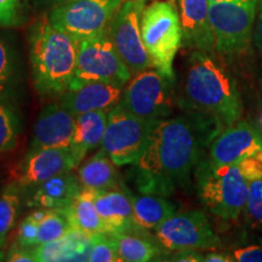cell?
I'll use <instances>...</instances> for the list:
<instances>
[{"mask_svg":"<svg viewBox=\"0 0 262 262\" xmlns=\"http://www.w3.org/2000/svg\"><path fill=\"white\" fill-rule=\"evenodd\" d=\"M220 133L191 114L156 120L142 156L135 164L141 193L169 196L189 183L204 149Z\"/></svg>","mask_w":262,"mask_h":262,"instance_id":"obj_1","label":"cell"},{"mask_svg":"<svg viewBox=\"0 0 262 262\" xmlns=\"http://www.w3.org/2000/svg\"><path fill=\"white\" fill-rule=\"evenodd\" d=\"M178 104L219 131L241 120L243 103L234 78L215 54L193 50L186 64Z\"/></svg>","mask_w":262,"mask_h":262,"instance_id":"obj_2","label":"cell"},{"mask_svg":"<svg viewBox=\"0 0 262 262\" xmlns=\"http://www.w3.org/2000/svg\"><path fill=\"white\" fill-rule=\"evenodd\" d=\"M29 64L33 86L41 97H61L73 80L78 40L55 28L48 16L29 29Z\"/></svg>","mask_w":262,"mask_h":262,"instance_id":"obj_3","label":"cell"},{"mask_svg":"<svg viewBox=\"0 0 262 262\" xmlns=\"http://www.w3.org/2000/svg\"><path fill=\"white\" fill-rule=\"evenodd\" d=\"M195 180L199 198L211 214L234 221L244 211L248 180L237 163L215 165L203 158L195 169Z\"/></svg>","mask_w":262,"mask_h":262,"instance_id":"obj_4","label":"cell"},{"mask_svg":"<svg viewBox=\"0 0 262 262\" xmlns=\"http://www.w3.org/2000/svg\"><path fill=\"white\" fill-rule=\"evenodd\" d=\"M141 32L153 67L170 79H176L173 61L182 47V27L175 2L158 0L146 6Z\"/></svg>","mask_w":262,"mask_h":262,"instance_id":"obj_5","label":"cell"},{"mask_svg":"<svg viewBox=\"0 0 262 262\" xmlns=\"http://www.w3.org/2000/svg\"><path fill=\"white\" fill-rule=\"evenodd\" d=\"M260 0H229L210 3L209 17L214 34L215 52L233 57L250 47Z\"/></svg>","mask_w":262,"mask_h":262,"instance_id":"obj_6","label":"cell"},{"mask_svg":"<svg viewBox=\"0 0 262 262\" xmlns=\"http://www.w3.org/2000/svg\"><path fill=\"white\" fill-rule=\"evenodd\" d=\"M175 81L155 67L137 72L124 86L120 106L148 120L171 117L179 106Z\"/></svg>","mask_w":262,"mask_h":262,"instance_id":"obj_7","label":"cell"},{"mask_svg":"<svg viewBox=\"0 0 262 262\" xmlns=\"http://www.w3.org/2000/svg\"><path fill=\"white\" fill-rule=\"evenodd\" d=\"M131 75L106 29L94 37L78 40L77 67L70 88L89 81H106L125 86Z\"/></svg>","mask_w":262,"mask_h":262,"instance_id":"obj_8","label":"cell"},{"mask_svg":"<svg viewBox=\"0 0 262 262\" xmlns=\"http://www.w3.org/2000/svg\"><path fill=\"white\" fill-rule=\"evenodd\" d=\"M156 120L135 116L118 104L108 113L102 149L118 166L135 165L145 150Z\"/></svg>","mask_w":262,"mask_h":262,"instance_id":"obj_9","label":"cell"},{"mask_svg":"<svg viewBox=\"0 0 262 262\" xmlns=\"http://www.w3.org/2000/svg\"><path fill=\"white\" fill-rule=\"evenodd\" d=\"M146 0H125L107 26L114 48L131 74L153 67L142 40L141 19Z\"/></svg>","mask_w":262,"mask_h":262,"instance_id":"obj_10","label":"cell"},{"mask_svg":"<svg viewBox=\"0 0 262 262\" xmlns=\"http://www.w3.org/2000/svg\"><path fill=\"white\" fill-rule=\"evenodd\" d=\"M124 2L125 0H74L55 6L48 18L55 28L81 40L103 32Z\"/></svg>","mask_w":262,"mask_h":262,"instance_id":"obj_11","label":"cell"},{"mask_svg":"<svg viewBox=\"0 0 262 262\" xmlns=\"http://www.w3.org/2000/svg\"><path fill=\"white\" fill-rule=\"evenodd\" d=\"M156 241L164 251L209 250L221 244L203 211L191 210L176 212L155 231Z\"/></svg>","mask_w":262,"mask_h":262,"instance_id":"obj_12","label":"cell"},{"mask_svg":"<svg viewBox=\"0 0 262 262\" xmlns=\"http://www.w3.org/2000/svg\"><path fill=\"white\" fill-rule=\"evenodd\" d=\"M77 166L71 148H31L14 170L10 183L24 191Z\"/></svg>","mask_w":262,"mask_h":262,"instance_id":"obj_13","label":"cell"},{"mask_svg":"<svg viewBox=\"0 0 262 262\" xmlns=\"http://www.w3.org/2000/svg\"><path fill=\"white\" fill-rule=\"evenodd\" d=\"M260 150H262L261 134L249 123L238 120L212 139L205 159L215 165L235 164Z\"/></svg>","mask_w":262,"mask_h":262,"instance_id":"obj_14","label":"cell"},{"mask_svg":"<svg viewBox=\"0 0 262 262\" xmlns=\"http://www.w3.org/2000/svg\"><path fill=\"white\" fill-rule=\"evenodd\" d=\"M77 116L61 102L42 108L33 127L31 148H71Z\"/></svg>","mask_w":262,"mask_h":262,"instance_id":"obj_15","label":"cell"},{"mask_svg":"<svg viewBox=\"0 0 262 262\" xmlns=\"http://www.w3.org/2000/svg\"><path fill=\"white\" fill-rule=\"evenodd\" d=\"M123 93L124 86L122 85L106 81H89L68 88L60 97V102L74 116L96 111L110 113L122 102Z\"/></svg>","mask_w":262,"mask_h":262,"instance_id":"obj_16","label":"cell"},{"mask_svg":"<svg viewBox=\"0 0 262 262\" xmlns=\"http://www.w3.org/2000/svg\"><path fill=\"white\" fill-rule=\"evenodd\" d=\"M209 6V0H179L182 45L192 50L215 54Z\"/></svg>","mask_w":262,"mask_h":262,"instance_id":"obj_17","label":"cell"},{"mask_svg":"<svg viewBox=\"0 0 262 262\" xmlns=\"http://www.w3.org/2000/svg\"><path fill=\"white\" fill-rule=\"evenodd\" d=\"M133 193L125 187L108 189L103 192L95 193V204L110 233L119 232H131L136 229L134 224L133 211Z\"/></svg>","mask_w":262,"mask_h":262,"instance_id":"obj_18","label":"cell"},{"mask_svg":"<svg viewBox=\"0 0 262 262\" xmlns=\"http://www.w3.org/2000/svg\"><path fill=\"white\" fill-rule=\"evenodd\" d=\"M81 188L83 187L78 176L72 171L62 172L33 187L27 206L34 209L66 210Z\"/></svg>","mask_w":262,"mask_h":262,"instance_id":"obj_19","label":"cell"},{"mask_svg":"<svg viewBox=\"0 0 262 262\" xmlns=\"http://www.w3.org/2000/svg\"><path fill=\"white\" fill-rule=\"evenodd\" d=\"M93 237L77 229H71L60 239L37 245L33 249V254L37 262L88 261Z\"/></svg>","mask_w":262,"mask_h":262,"instance_id":"obj_20","label":"cell"},{"mask_svg":"<svg viewBox=\"0 0 262 262\" xmlns=\"http://www.w3.org/2000/svg\"><path fill=\"white\" fill-rule=\"evenodd\" d=\"M81 187L94 192H103L123 185L118 165L101 149L78 169Z\"/></svg>","mask_w":262,"mask_h":262,"instance_id":"obj_21","label":"cell"},{"mask_svg":"<svg viewBox=\"0 0 262 262\" xmlns=\"http://www.w3.org/2000/svg\"><path fill=\"white\" fill-rule=\"evenodd\" d=\"M107 120L108 113L102 111L77 116L74 136L71 145V152L77 165H79L90 150L102 145Z\"/></svg>","mask_w":262,"mask_h":262,"instance_id":"obj_22","label":"cell"},{"mask_svg":"<svg viewBox=\"0 0 262 262\" xmlns=\"http://www.w3.org/2000/svg\"><path fill=\"white\" fill-rule=\"evenodd\" d=\"M134 224L139 231H156L159 225L178 212V208L166 196L158 194H133Z\"/></svg>","mask_w":262,"mask_h":262,"instance_id":"obj_23","label":"cell"},{"mask_svg":"<svg viewBox=\"0 0 262 262\" xmlns=\"http://www.w3.org/2000/svg\"><path fill=\"white\" fill-rule=\"evenodd\" d=\"M94 191L81 188V191L74 196L71 205L63 210L70 220L72 229L83 233L95 235L98 233H110L95 204Z\"/></svg>","mask_w":262,"mask_h":262,"instance_id":"obj_24","label":"cell"},{"mask_svg":"<svg viewBox=\"0 0 262 262\" xmlns=\"http://www.w3.org/2000/svg\"><path fill=\"white\" fill-rule=\"evenodd\" d=\"M119 260L124 262H147L157 260L163 253L158 242H153L131 232L113 233Z\"/></svg>","mask_w":262,"mask_h":262,"instance_id":"obj_25","label":"cell"},{"mask_svg":"<svg viewBox=\"0 0 262 262\" xmlns=\"http://www.w3.org/2000/svg\"><path fill=\"white\" fill-rule=\"evenodd\" d=\"M19 83L17 54L4 33L0 32V102L8 103Z\"/></svg>","mask_w":262,"mask_h":262,"instance_id":"obj_26","label":"cell"},{"mask_svg":"<svg viewBox=\"0 0 262 262\" xmlns=\"http://www.w3.org/2000/svg\"><path fill=\"white\" fill-rule=\"evenodd\" d=\"M22 191L9 183L0 193V248L4 249L21 209Z\"/></svg>","mask_w":262,"mask_h":262,"instance_id":"obj_27","label":"cell"},{"mask_svg":"<svg viewBox=\"0 0 262 262\" xmlns=\"http://www.w3.org/2000/svg\"><path fill=\"white\" fill-rule=\"evenodd\" d=\"M72 229L70 220L63 210L49 209L45 217L39 224L38 245L49 243L63 237Z\"/></svg>","mask_w":262,"mask_h":262,"instance_id":"obj_28","label":"cell"},{"mask_svg":"<svg viewBox=\"0 0 262 262\" xmlns=\"http://www.w3.org/2000/svg\"><path fill=\"white\" fill-rule=\"evenodd\" d=\"M19 122L9 103L0 102V153L12 150L17 145Z\"/></svg>","mask_w":262,"mask_h":262,"instance_id":"obj_29","label":"cell"},{"mask_svg":"<svg viewBox=\"0 0 262 262\" xmlns=\"http://www.w3.org/2000/svg\"><path fill=\"white\" fill-rule=\"evenodd\" d=\"M88 261L90 262H117L119 260L116 239L113 233L95 234L91 241Z\"/></svg>","mask_w":262,"mask_h":262,"instance_id":"obj_30","label":"cell"},{"mask_svg":"<svg viewBox=\"0 0 262 262\" xmlns=\"http://www.w3.org/2000/svg\"><path fill=\"white\" fill-rule=\"evenodd\" d=\"M28 0H0V29L16 28L27 19Z\"/></svg>","mask_w":262,"mask_h":262,"instance_id":"obj_31","label":"cell"},{"mask_svg":"<svg viewBox=\"0 0 262 262\" xmlns=\"http://www.w3.org/2000/svg\"><path fill=\"white\" fill-rule=\"evenodd\" d=\"M244 211L251 225L262 231V179L248 181V198Z\"/></svg>","mask_w":262,"mask_h":262,"instance_id":"obj_32","label":"cell"},{"mask_svg":"<svg viewBox=\"0 0 262 262\" xmlns=\"http://www.w3.org/2000/svg\"><path fill=\"white\" fill-rule=\"evenodd\" d=\"M38 232L39 222L35 221L31 215L26 216L18 225L17 239L15 243L27 249H34L38 245Z\"/></svg>","mask_w":262,"mask_h":262,"instance_id":"obj_33","label":"cell"},{"mask_svg":"<svg viewBox=\"0 0 262 262\" xmlns=\"http://www.w3.org/2000/svg\"><path fill=\"white\" fill-rule=\"evenodd\" d=\"M237 164L248 181L262 179V150L257 152L256 155L247 157Z\"/></svg>","mask_w":262,"mask_h":262,"instance_id":"obj_34","label":"cell"},{"mask_svg":"<svg viewBox=\"0 0 262 262\" xmlns=\"http://www.w3.org/2000/svg\"><path fill=\"white\" fill-rule=\"evenodd\" d=\"M237 262H262V245H249L238 248L232 253Z\"/></svg>","mask_w":262,"mask_h":262,"instance_id":"obj_35","label":"cell"},{"mask_svg":"<svg viewBox=\"0 0 262 262\" xmlns=\"http://www.w3.org/2000/svg\"><path fill=\"white\" fill-rule=\"evenodd\" d=\"M5 260L10 262H34V254L33 249L21 247L17 243H14L8 249L5 254Z\"/></svg>","mask_w":262,"mask_h":262,"instance_id":"obj_36","label":"cell"},{"mask_svg":"<svg viewBox=\"0 0 262 262\" xmlns=\"http://www.w3.org/2000/svg\"><path fill=\"white\" fill-rule=\"evenodd\" d=\"M170 261H182V262H199L204 261V255L198 253V250L187 249V250L172 251L170 255Z\"/></svg>","mask_w":262,"mask_h":262,"instance_id":"obj_37","label":"cell"},{"mask_svg":"<svg viewBox=\"0 0 262 262\" xmlns=\"http://www.w3.org/2000/svg\"><path fill=\"white\" fill-rule=\"evenodd\" d=\"M254 42L262 57V0L258 2L256 22L254 28Z\"/></svg>","mask_w":262,"mask_h":262,"instance_id":"obj_38","label":"cell"},{"mask_svg":"<svg viewBox=\"0 0 262 262\" xmlns=\"http://www.w3.org/2000/svg\"><path fill=\"white\" fill-rule=\"evenodd\" d=\"M205 262H233L234 258L232 254L225 253H208L204 254Z\"/></svg>","mask_w":262,"mask_h":262,"instance_id":"obj_39","label":"cell"},{"mask_svg":"<svg viewBox=\"0 0 262 262\" xmlns=\"http://www.w3.org/2000/svg\"><path fill=\"white\" fill-rule=\"evenodd\" d=\"M56 3V5H62V4H67V3L74 2V0H54Z\"/></svg>","mask_w":262,"mask_h":262,"instance_id":"obj_40","label":"cell"},{"mask_svg":"<svg viewBox=\"0 0 262 262\" xmlns=\"http://www.w3.org/2000/svg\"><path fill=\"white\" fill-rule=\"evenodd\" d=\"M5 260V253H4V249L0 248V261H4Z\"/></svg>","mask_w":262,"mask_h":262,"instance_id":"obj_41","label":"cell"},{"mask_svg":"<svg viewBox=\"0 0 262 262\" xmlns=\"http://www.w3.org/2000/svg\"><path fill=\"white\" fill-rule=\"evenodd\" d=\"M219 2H229V0H209V3H219Z\"/></svg>","mask_w":262,"mask_h":262,"instance_id":"obj_42","label":"cell"},{"mask_svg":"<svg viewBox=\"0 0 262 262\" xmlns=\"http://www.w3.org/2000/svg\"><path fill=\"white\" fill-rule=\"evenodd\" d=\"M260 122H261V126H262V114H261V118H260Z\"/></svg>","mask_w":262,"mask_h":262,"instance_id":"obj_43","label":"cell"}]
</instances>
